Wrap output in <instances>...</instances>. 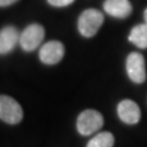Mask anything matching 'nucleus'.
Masks as SVG:
<instances>
[{
  "instance_id": "10",
  "label": "nucleus",
  "mask_w": 147,
  "mask_h": 147,
  "mask_svg": "<svg viewBox=\"0 0 147 147\" xmlns=\"http://www.w3.org/2000/svg\"><path fill=\"white\" fill-rule=\"evenodd\" d=\"M129 40L141 49L147 48V24H138L132 28Z\"/></svg>"
},
{
  "instance_id": "5",
  "label": "nucleus",
  "mask_w": 147,
  "mask_h": 147,
  "mask_svg": "<svg viewBox=\"0 0 147 147\" xmlns=\"http://www.w3.org/2000/svg\"><path fill=\"white\" fill-rule=\"evenodd\" d=\"M126 73L132 82L142 84L146 80L145 60L140 53H131L126 58Z\"/></svg>"
},
{
  "instance_id": "4",
  "label": "nucleus",
  "mask_w": 147,
  "mask_h": 147,
  "mask_svg": "<svg viewBox=\"0 0 147 147\" xmlns=\"http://www.w3.org/2000/svg\"><path fill=\"white\" fill-rule=\"evenodd\" d=\"M45 37V30L39 24H31L20 34V46L25 51L35 50Z\"/></svg>"
},
{
  "instance_id": "9",
  "label": "nucleus",
  "mask_w": 147,
  "mask_h": 147,
  "mask_svg": "<svg viewBox=\"0 0 147 147\" xmlns=\"http://www.w3.org/2000/svg\"><path fill=\"white\" fill-rule=\"evenodd\" d=\"M104 10L117 19H125L132 13V5L129 0H106Z\"/></svg>"
},
{
  "instance_id": "12",
  "label": "nucleus",
  "mask_w": 147,
  "mask_h": 147,
  "mask_svg": "<svg viewBox=\"0 0 147 147\" xmlns=\"http://www.w3.org/2000/svg\"><path fill=\"white\" fill-rule=\"evenodd\" d=\"M48 3L53 7H58V8H61V7H67V5H70L71 3H73L74 0H47Z\"/></svg>"
},
{
  "instance_id": "6",
  "label": "nucleus",
  "mask_w": 147,
  "mask_h": 147,
  "mask_svg": "<svg viewBox=\"0 0 147 147\" xmlns=\"http://www.w3.org/2000/svg\"><path fill=\"white\" fill-rule=\"evenodd\" d=\"M64 56V46L61 42L50 40L42 45L39 50V59L45 64H56L62 60Z\"/></svg>"
},
{
  "instance_id": "11",
  "label": "nucleus",
  "mask_w": 147,
  "mask_h": 147,
  "mask_svg": "<svg viewBox=\"0 0 147 147\" xmlns=\"http://www.w3.org/2000/svg\"><path fill=\"white\" fill-rule=\"evenodd\" d=\"M115 145V136L110 132H101L94 136L86 147H113Z\"/></svg>"
},
{
  "instance_id": "2",
  "label": "nucleus",
  "mask_w": 147,
  "mask_h": 147,
  "mask_svg": "<svg viewBox=\"0 0 147 147\" xmlns=\"http://www.w3.org/2000/svg\"><path fill=\"white\" fill-rule=\"evenodd\" d=\"M104 125V117L97 110L87 109L82 111L78 117L76 127L80 134L87 136L99 130Z\"/></svg>"
},
{
  "instance_id": "3",
  "label": "nucleus",
  "mask_w": 147,
  "mask_h": 147,
  "mask_svg": "<svg viewBox=\"0 0 147 147\" xmlns=\"http://www.w3.org/2000/svg\"><path fill=\"white\" fill-rule=\"evenodd\" d=\"M0 119L9 124H18L23 119L21 105L10 96L0 95Z\"/></svg>"
},
{
  "instance_id": "13",
  "label": "nucleus",
  "mask_w": 147,
  "mask_h": 147,
  "mask_svg": "<svg viewBox=\"0 0 147 147\" xmlns=\"http://www.w3.org/2000/svg\"><path fill=\"white\" fill-rule=\"evenodd\" d=\"M16 1L18 0H0V7H9Z\"/></svg>"
},
{
  "instance_id": "7",
  "label": "nucleus",
  "mask_w": 147,
  "mask_h": 147,
  "mask_svg": "<svg viewBox=\"0 0 147 147\" xmlns=\"http://www.w3.org/2000/svg\"><path fill=\"white\" fill-rule=\"evenodd\" d=\"M117 111L121 121L126 124H135L141 120V109L136 102L131 99H124L120 101Z\"/></svg>"
},
{
  "instance_id": "1",
  "label": "nucleus",
  "mask_w": 147,
  "mask_h": 147,
  "mask_svg": "<svg viewBox=\"0 0 147 147\" xmlns=\"http://www.w3.org/2000/svg\"><path fill=\"white\" fill-rule=\"evenodd\" d=\"M104 23V14L96 9H87L80 16L78 28L80 34L84 37H93Z\"/></svg>"
},
{
  "instance_id": "8",
  "label": "nucleus",
  "mask_w": 147,
  "mask_h": 147,
  "mask_svg": "<svg viewBox=\"0 0 147 147\" xmlns=\"http://www.w3.org/2000/svg\"><path fill=\"white\" fill-rule=\"evenodd\" d=\"M20 42V33L14 26H5L0 31V55L11 53Z\"/></svg>"
},
{
  "instance_id": "14",
  "label": "nucleus",
  "mask_w": 147,
  "mask_h": 147,
  "mask_svg": "<svg viewBox=\"0 0 147 147\" xmlns=\"http://www.w3.org/2000/svg\"><path fill=\"white\" fill-rule=\"evenodd\" d=\"M144 20H145V23L147 24V9L144 11Z\"/></svg>"
}]
</instances>
